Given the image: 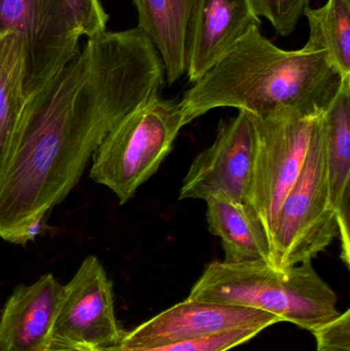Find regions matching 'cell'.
Listing matches in <instances>:
<instances>
[{
	"mask_svg": "<svg viewBox=\"0 0 350 351\" xmlns=\"http://www.w3.org/2000/svg\"><path fill=\"white\" fill-rule=\"evenodd\" d=\"M205 202L208 228L221 239L224 261H263L271 265L268 235L248 204L223 194H213Z\"/></svg>",
	"mask_w": 350,
	"mask_h": 351,
	"instance_id": "5bb4252c",
	"label": "cell"
},
{
	"mask_svg": "<svg viewBox=\"0 0 350 351\" xmlns=\"http://www.w3.org/2000/svg\"><path fill=\"white\" fill-rule=\"evenodd\" d=\"M80 34L92 37L106 31L108 14L100 0H64Z\"/></svg>",
	"mask_w": 350,
	"mask_h": 351,
	"instance_id": "ffe728a7",
	"label": "cell"
},
{
	"mask_svg": "<svg viewBox=\"0 0 350 351\" xmlns=\"http://www.w3.org/2000/svg\"><path fill=\"white\" fill-rule=\"evenodd\" d=\"M197 0H133L139 28L149 37L164 63L166 82L186 72V36Z\"/></svg>",
	"mask_w": 350,
	"mask_h": 351,
	"instance_id": "9a60e30c",
	"label": "cell"
},
{
	"mask_svg": "<svg viewBox=\"0 0 350 351\" xmlns=\"http://www.w3.org/2000/svg\"><path fill=\"white\" fill-rule=\"evenodd\" d=\"M112 284L98 258L88 256L63 289L53 336L103 350L118 343Z\"/></svg>",
	"mask_w": 350,
	"mask_h": 351,
	"instance_id": "30bf717a",
	"label": "cell"
},
{
	"mask_svg": "<svg viewBox=\"0 0 350 351\" xmlns=\"http://www.w3.org/2000/svg\"><path fill=\"white\" fill-rule=\"evenodd\" d=\"M260 18L249 0H197L186 36V73L195 84L222 59Z\"/></svg>",
	"mask_w": 350,
	"mask_h": 351,
	"instance_id": "8fae6325",
	"label": "cell"
},
{
	"mask_svg": "<svg viewBox=\"0 0 350 351\" xmlns=\"http://www.w3.org/2000/svg\"><path fill=\"white\" fill-rule=\"evenodd\" d=\"M185 127L180 103L153 97L127 115L92 154L90 178L125 204L170 154Z\"/></svg>",
	"mask_w": 350,
	"mask_h": 351,
	"instance_id": "277c9868",
	"label": "cell"
},
{
	"mask_svg": "<svg viewBox=\"0 0 350 351\" xmlns=\"http://www.w3.org/2000/svg\"><path fill=\"white\" fill-rule=\"evenodd\" d=\"M22 36L24 94H36L79 53L82 36L64 0H0V35Z\"/></svg>",
	"mask_w": 350,
	"mask_h": 351,
	"instance_id": "52a82bcc",
	"label": "cell"
},
{
	"mask_svg": "<svg viewBox=\"0 0 350 351\" xmlns=\"http://www.w3.org/2000/svg\"><path fill=\"white\" fill-rule=\"evenodd\" d=\"M326 167L331 206L336 215L341 260L350 264V75L324 113Z\"/></svg>",
	"mask_w": 350,
	"mask_h": 351,
	"instance_id": "4fadbf2b",
	"label": "cell"
},
{
	"mask_svg": "<svg viewBox=\"0 0 350 351\" xmlns=\"http://www.w3.org/2000/svg\"><path fill=\"white\" fill-rule=\"evenodd\" d=\"M25 53L22 36L0 35V171L24 106Z\"/></svg>",
	"mask_w": 350,
	"mask_h": 351,
	"instance_id": "2e32d148",
	"label": "cell"
},
{
	"mask_svg": "<svg viewBox=\"0 0 350 351\" xmlns=\"http://www.w3.org/2000/svg\"><path fill=\"white\" fill-rule=\"evenodd\" d=\"M258 18L267 19L279 36H289L310 6V0H249Z\"/></svg>",
	"mask_w": 350,
	"mask_h": 351,
	"instance_id": "d6986e66",
	"label": "cell"
},
{
	"mask_svg": "<svg viewBox=\"0 0 350 351\" xmlns=\"http://www.w3.org/2000/svg\"><path fill=\"white\" fill-rule=\"evenodd\" d=\"M316 340V351H350V311L312 332Z\"/></svg>",
	"mask_w": 350,
	"mask_h": 351,
	"instance_id": "44dd1931",
	"label": "cell"
},
{
	"mask_svg": "<svg viewBox=\"0 0 350 351\" xmlns=\"http://www.w3.org/2000/svg\"><path fill=\"white\" fill-rule=\"evenodd\" d=\"M164 74L158 49L139 27L88 37L25 101L0 171V237L16 245L33 241L107 135L158 96Z\"/></svg>",
	"mask_w": 350,
	"mask_h": 351,
	"instance_id": "6da1fadb",
	"label": "cell"
},
{
	"mask_svg": "<svg viewBox=\"0 0 350 351\" xmlns=\"http://www.w3.org/2000/svg\"><path fill=\"white\" fill-rule=\"evenodd\" d=\"M342 80L324 51H285L256 26L185 92L180 104L185 125L223 107L255 115L293 109L316 117Z\"/></svg>",
	"mask_w": 350,
	"mask_h": 351,
	"instance_id": "7a4b0ae2",
	"label": "cell"
},
{
	"mask_svg": "<svg viewBox=\"0 0 350 351\" xmlns=\"http://www.w3.org/2000/svg\"><path fill=\"white\" fill-rule=\"evenodd\" d=\"M63 289L53 274L18 286L0 317V351H45L53 336Z\"/></svg>",
	"mask_w": 350,
	"mask_h": 351,
	"instance_id": "7c38bea8",
	"label": "cell"
},
{
	"mask_svg": "<svg viewBox=\"0 0 350 351\" xmlns=\"http://www.w3.org/2000/svg\"><path fill=\"white\" fill-rule=\"evenodd\" d=\"M310 38L303 49L324 51L345 76L350 75V0H329L320 8L305 10Z\"/></svg>",
	"mask_w": 350,
	"mask_h": 351,
	"instance_id": "e0dca14e",
	"label": "cell"
},
{
	"mask_svg": "<svg viewBox=\"0 0 350 351\" xmlns=\"http://www.w3.org/2000/svg\"><path fill=\"white\" fill-rule=\"evenodd\" d=\"M324 113L314 121L305 162L271 233V266L275 269L312 262L338 237L327 180Z\"/></svg>",
	"mask_w": 350,
	"mask_h": 351,
	"instance_id": "5b68a950",
	"label": "cell"
},
{
	"mask_svg": "<svg viewBox=\"0 0 350 351\" xmlns=\"http://www.w3.org/2000/svg\"><path fill=\"white\" fill-rule=\"evenodd\" d=\"M281 317L250 307L185 300L123 334L119 348H152L211 337L236 329L264 330Z\"/></svg>",
	"mask_w": 350,
	"mask_h": 351,
	"instance_id": "ba28073f",
	"label": "cell"
},
{
	"mask_svg": "<svg viewBox=\"0 0 350 351\" xmlns=\"http://www.w3.org/2000/svg\"><path fill=\"white\" fill-rule=\"evenodd\" d=\"M45 351H102L86 344L75 343L58 336H51Z\"/></svg>",
	"mask_w": 350,
	"mask_h": 351,
	"instance_id": "7402d4cb",
	"label": "cell"
},
{
	"mask_svg": "<svg viewBox=\"0 0 350 351\" xmlns=\"http://www.w3.org/2000/svg\"><path fill=\"white\" fill-rule=\"evenodd\" d=\"M254 154V127L249 113L240 111L221 125L214 143L193 160L179 199L205 200L213 194H223L245 202Z\"/></svg>",
	"mask_w": 350,
	"mask_h": 351,
	"instance_id": "9c48e42d",
	"label": "cell"
},
{
	"mask_svg": "<svg viewBox=\"0 0 350 351\" xmlns=\"http://www.w3.org/2000/svg\"><path fill=\"white\" fill-rule=\"evenodd\" d=\"M187 300L258 309L310 332L339 315L336 293L312 262L284 270L263 261L213 262Z\"/></svg>",
	"mask_w": 350,
	"mask_h": 351,
	"instance_id": "3957f363",
	"label": "cell"
},
{
	"mask_svg": "<svg viewBox=\"0 0 350 351\" xmlns=\"http://www.w3.org/2000/svg\"><path fill=\"white\" fill-rule=\"evenodd\" d=\"M262 330L260 329H236L223 332L211 337L189 341L177 342L168 346L152 348H127L113 346L102 351H228L236 346L246 343L249 340L256 337Z\"/></svg>",
	"mask_w": 350,
	"mask_h": 351,
	"instance_id": "ac0fdd59",
	"label": "cell"
},
{
	"mask_svg": "<svg viewBox=\"0 0 350 351\" xmlns=\"http://www.w3.org/2000/svg\"><path fill=\"white\" fill-rule=\"evenodd\" d=\"M249 115L255 130V154L245 204L262 223L271 243L279 208L301 172L320 114L286 109Z\"/></svg>",
	"mask_w": 350,
	"mask_h": 351,
	"instance_id": "8992f818",
	"label": "cell"
}]
</instances>
